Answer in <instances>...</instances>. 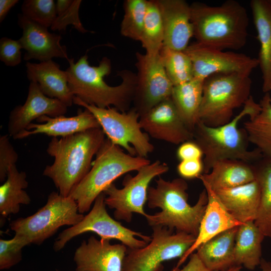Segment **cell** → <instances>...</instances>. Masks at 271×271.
I'll return each mask as SVG.
<instances>
[{
    "label": "cell",
    "mask_w": 271,
    "mask_h": 271,
    "mask_svg": "<svg viewBox=\"0 0 271 271\" xmlns=\"http://www.w3.org/2000/svg\"><path fill=\"white\" fill-rule=\"evenodd\" d=\"M68 61L69 66L65 71L69 87L74 96L99 108L113 106L120 112L130 109L137 84L136 74L128 70L118 71L121 83L111 86L104 80L111 70V61L107 57H103L97 66L89 64L86 54L75 63L73 58Z\"/></svg>",
    "instance_id": "1"
},
{
    "label": "cell",
    "mask_w": 271,
    "mask_h": 271,
    "mask_svg": "<svg viewBox=\"0 0 271 271\" xmlns=\"http://www.w3.org/2000/svg\"><path fill=\"white\" fill-rule=\"evenodd\" d=\"M105 136L101 128H97L51 139L46 151L54 161L45 167L43 175L52 180L60 195L69 196L89 172Z\"/></svg>",
    "instance_id": "2"
},
{
    "label": "cell",
    "mask_w": 271,
    "mask_h": 271,
    "mask_svg": "<svg viewBox=\"0 0 271 271\" xmlns=\"http://www.w3.org/2000/svg\"><path fill=\"white\" fill-rule=\"evenodd\" d=\"M156 186L148 190L147 204L151 209L160 208V212L145 217L150 226H161L177 232H183L197 236L204 214L208 197L204 189L193 206L188 202V184L178 178L167 181L159 176Z\"/></svg>",
    "instance_id": "3"
},
{
    "label": "cell",
    "mask_w": 271,
    "mask_h": 271,
    "mask_svg": "<svg viewBox=\"0 0 271 271\" xmlns=\"http://www.w3.org/2000/svg\"><path fill=\"white\" fill-rule=\"evenodd\" d=\"M190 8L197 43L220 50H236L245 46L249 18L245 8L238 2L228 0L216 6L196 2Z\"/></svg>",
    "instance_id": "4"
},
{
    "label": "cell",
    "mask_w": 271,
    "mask_h": 271,
    "mask_svg": "<svg viewBox=\"0 0 271 271\" xmlns=\"http://www.w3.org/2000/svg\"><path fill=\"white\" fill-rule=\"evenodd\" d=\"M259 103L251 95L241 111L229 122L217 127L206 125L199 121L193 131V141L201 149L203 156V174L210 172L216 162L225 159L241 160L252 163L263 157L260 151L248 149L247 134L239 122L246 116L253 117L261 111Z\"/></svg>",
    "instance_id": "5"
},
{
    "label": "cell",
    "mask_w": 271,
    "mask_h": 271,
    "mask_svg": "<svg viewBox=\"0 0 271 271\" xmlns=\"http://www.w3.org/2000/svg\"><path fill=\"white\" fill-rule=\"evenodd\" d=\"M150 163L146 158L125 153L106 138L90 171L69 196L76 201L79 213L87 212L96 198L116 179L128 172L138 171Z\"/></svg>",
    "instance_id": "6"
},
{
    "label": "cell",
    "mask_w": 271,
    "mask_h": 271,
    "mask_svg": "<svg viewBox=\"0 0 271 271\" xmlns=\"http://www.w3.org/2000/svg\"><path fill=\"white\" fill-rule=\"evenodd\" d=\"M252 81L249 75L218 73L204 80L199 118L211 127L229 122L235 109L243 106L250 97Z\"/></svg>",
    "instance_id": "7"
},
{
    "label": "cell",
    "mask_w": 271,
    "mask_h": 271,
    "mask_svg": "<svg viewBox=\"0 0 271 271\" xmlns=\"http://www.w3.org/2000/svg\"><path fill=\"white\" fill-rule=\"evenodd\" d=\"M84 217L71 197L52 192L44 206L32 215L13 220L10 227L15 234L26 237L30 244L40 245L61 226H74Z\"/></svg>",
    "instance_id": "8"
},
{
    "label": "cell",
    "mask_w": 271,
    "mask_h": 271,
    "mask_svg": "<svg viewBox=\"0 0 271 271\" xmlns=\"http://www.w3.org/2000/svg\"><path fill=\"white\" fill-rule=\"evenodd\" d=\"M73 103L90 111L98 121L105 135L113 144L131 156L147 158L154 150L149 136L141 127L140 115L132 107L120 112L114 107L99 108L74 96Z\"/></svg>",
    "instance_id": "9"
},
{
    "label": "cell",
    "mask_w": 271,
    "mask_h": 271,
    "mask_svg": "<svg viewBox=\"0 0 271 271\" xmlns=\"http://www.w3.org/2000/svg\"><path fill=\"white\" fill-rule=\"evenodd\" d=\"M152 239L140 248H127L122 271H163V262L181 258L196 236L161 226L152 227Z\"/></svg>",
    "instance_id": "10"
},
{
    "label": "cell",
    "mask_w": 271,
    "mask_h": 271,
    "mask_svg": "<svg viewBox=\"0 0 271 271\" xmlns=\"http://www.w3.org/2000/svg\"><path fill=\"white\" fill-rule=\"evenodd\" d=\"M105 197L103 192L101 193L95 200L90 212L79 223L59 234L54 243L55 251L63 249L73 238L87 232H93L102 239L118 240L129 249L142 248L150 242L151 236L124 227L108 214Z\"/></svg>",
    "instance_id": "11"
},
{
    "label": "cell",
    "mask_w": 271,
    "mask_h": 271,
    "mask_svg": "<svg viewBox=\"0 0 271 271\" xmlns=\"http://www.w3.org/2000/svg\"><path fill=\"white\" fill-rule=\"evenodd\" d=\"M169 170L166 163L156 160L142 167L134 176L126 175L122 188H117L114 183L109 185L103 192L106 196L105 202L108 208L114 210L115 219L129 223L134 213L145 217L147 213L144 206L147 202L149 185L155 177Z\"/></svg>",
    "instance_id": "12"
},
{
    "label": "cell",
    "mask_w": 271,
    "mask_h": 271,
    "mask_svg": "<svg viewBox=\"0 0 271 271\" xmlns=\"http://www.w3.org/2000/svg\"><path fill=\"white\" fill-rule=\"evenodd\" d=\"M137 84L133 104L140 116L171 97L174 85L169 79L160 56L136 54Z\"/></svg>",
    "instance_id": "13"
},
{
    "label": "cell",
    "mask_w": 271,
    "mask_h": 271,
    "mask_svg": "<svg viewBox=\"0 0 271 271\" xmlns=\"http://www.w3.org/2000/svg\"><path fill=\"white\" fill-rule=\"evenodd\" d=\"M192 63L194 78L205 80L218 73H238L250 75L258 66L257 58L244 54L224 52L197 42L184 51Z\"/></svg>",
    "instance_id": "14"
},
{
    "label": "cell",
    "mask_w": 271,
    "mask_h": 271,
    "mask_svg": "<svg viewBox=\"0 0 271 271\" xmlns=\"http://www.w3.org/2000/svg\"><path fill=\"white\" fill-rule=\"evenodd\" d=\"M141 128L157 140L174 145L193 140V133L185 124L171 97L141 116Z\"/></svg>",
    "instance_id": "15"
},
{
    "label": "cell",
    "mask_w": 271,
    "mask_h": 271,
    "mask_svg": "<svg viewBox=\"0 0 271 271\" xmlns=\"http://www.w3.org/2000/svg\"><path fill=\"white\" fill-rule=\"evenodd\" d=\"M127 249L121 243L111 244L109 239L91 236L74 252L76 271H122Z\"/></svg>",
    "instance_id": "16"
},
{
    "label": "cell",
    "mask_w": 271,
    "mask_h": 271,
    "mask_svg": "<svg viewBox=\"0 0 271 271\" xmlns=\"http://www.w3.org/2000/svg\"><path fill=\"white\" fill-rule=\"evenodd\" d=\"M67 107L60 100L46 96L36 82L30 81L25 102L16 106L10 112L8 134L13 138L42 116L54 117L64 115Z\"/></svg>",
    "instance_id": "17"
},
{
    "label": "cell",
    "mask_w": 271,
    "mask_h": 271,
    "mask_svg": "<svg viewBox=\"0 0 271 271\" xmlns=\"http://www.w3.org/2000/svg\"><path fill=\"white\" fill-rule=\"evenodd\" d=\"M18 24L22 29V36L19 41L26 53L24 59H36L40 62L53 58H65L69 60L65 46L60 44L61 36L50 33L47 28L24 17L18 15Z\"/></svg>",
    "instance_id": "18"
},
{
    "label": "cell",
    "mask_w": 271,
    "mask_h": 271,
    "mask_svg": "<svg viewBox=\"0 0 271 271\" xmlns=\"http://www.w3.org/2000/svg\"><path fill=\"white\" fill-rule=\"evenodd\" d=\"M156 1L163 24L164 46L184 51L194 36L190 5L184 0Z\"/></svg>",
    "instance_id": "19"
},
{
    "label": "cell",
    "mask_w": 271,
    "mask_h": 271,
    "mask_svg": "<svg viewBox=\"0 0 271 271\" xmlns=\"http://www.w3.org/2000/svg\"><path fill=\"white\" fill-rule=\"evenodd\" d=\"M208 202L194 243L179 259L176 268L180 267L190 255L203 243L228 229L242 224L235 219L226 209L215 191L204 182Z\"/></svg>",
    "instance_id": "20"
},
{
    "label": "cell",
    "mask_w": 271,
    "mask_h": 271,
    "mask_svg": "<svg viewBox=\"0 0 271 271\" xmlns=\"http://www.w3.org/2000/svg\"><path fill=\"white\" fill-rule=\"evenodd\" d=\"M36 121L38 123H31L26 129L14 136V139H23L40 133L53 138H62L90 129L101 128L93 114L86 108L83 111L78 109L75 116L61 115L53 117L43 115Z\"/></svg>",
    "instance_id": "21"
},
{
    "label": "cell",
    "mask_w": 271,
    "mask_h": 271,
    "mask_svg": "<svg viewBox=\"0 0 271 271\" xmlns=\"http://www.w3.org/2000/svg\"><path fill=\"white\" fill-rule=\"evenodd\" d=\"M27 76L30 81L36 82L47 96L60 100L67 107L73 103L74 95L68 84L66 71L52 60L26 64Z\"/></svg>",
    "instance_id": "22"
},
{
    "label": "cell",
    "mask_w": 271,
    "mask_h": 271,
    "mask_svg": "<svg viewBox=\"0 0 271 271\" xmlns=\"http://www.w3.org/2000/svg\"><path fill=\"white\" fill-rule=\"evenodd\" d=\"M228 212L242 223L254 221L260 190L257 179L233 188L214 190Z\"/></svg>",
    "instance_id": "23"
},
{
    "label": "cell",
    "mask_w": 271,
    "mask_h": 271,
    "mask_svg": "<svg viewBox=\"0 0 271 271\" xmlns=\"http://www.w3.org/2000/svg\"><path fill=\"white\" fill-rule=\"evenodd\" d=\"M250 7L260 44L258 66L262 77V91H271V3L269 0H252Z\"/></svg>",
    "instance_id": "24"
},
{
    "label": "cell",
    "mask_w": 271,
    "mask_h": 271,
    "mask_svg": "<svg viewBox=\"0 0 271 271\" xmlns=\"http://www.w3.org/2000/svg\"><path fill=\"white\" fill-rule=\"evenodd\" d=\"M198 179L213 190L239 186L256 179L253 165L241 160L225 159L214 164L210 172L202 174Z\"/></svg>",
    "instance_id": "25"
},
{
    "label": "cell",
    "mask_w": 271,
    "mask_h": 271,
    "mask_svg": "<svg viewBox=\"0 0 271 271\" xmlns=\"http://www.w3.org/2000/svg\"><path fill=\"white\" fill-rule=\"evenodd\" d=\"M238 226L220 233L196 250L203 264L210 271H224L235 265L234 248Z\"/></svg>",
    "instance_id": "26"
},
{
    "label": "cell",
    "mask_w": 271,
    "mask_h": 271,
    "mask_svg": "<svg viewBox=\"0 0 271 271\" xmlns=\"http://www.w3.org/2000/svg\"><path fill=\"white\" fill-rule=\"evenodd\" d=\"M204 81L193 78L189 81L174 86L171 96L180 116L192 132L200 121L199 112Z\"/></svg>",
    "instance_id": "27"
},
{
    "label": "cell",
    "mask_w": 271,
    "mask_h": 271,
    "mask_svg": "<svg viewBox=\"0 0 271 271\" xmlns=\"http://www.w3.org/2000/svg\"><path fill=\"white\" fill-rule=\"evenodd\" d=\"M265 237L254 221L238 227L234 248L235 265L253 270L261 260V243Z\"/></svg>",
    "instance_id": "28"
},
{
    "label": "cell",
    "mask_w": 271,
    "mask_h": 271,
    "mask_svg": "<svg viewBox=\"0 0 271 271\" xmlns=\"http://www.w3.org/2000/svg\"><path fill=\"white\" fill-rule=\"evenodd\" d=\"M28 186L26 173L19 172L16 165L12 166L6 181L0 187V213L3 217L17 214L21 204L30 203V197L25 190Z\"/></svg>",
    "instance_id": "29"
},
{
    "label": "cell",
    "mask_w": 271,
    "mask_h": 271,
    "mask_svg": "<svg viewBox=\"0 0 271 271\" xmlns=\"http://www.w3.org/2000/svg\"><path fill=\"white\" fill-rule=\"evenodd\" d=\"M261 111L243 123L249 143L271 159V96L265 93L259 103Z\"/></svg>",
    "instance_id": "30"
},
{
    "label": "cell",
    "mask_w": 271,
    "mask_h": 271,
    "mask_svg": "<svg viewBox=\"0 0 271 271\" xmlns=\"http://www.w3.org/2000/svg\"><path fill=\"white\" fill-rule=\"evenodd\" d=\"M254 166L260 190L259 207L254 222L265 237L271 238V159L263 156Z\"/></svg>",
    "instance_id": "31"
},
{
    "label": "cell",
    "mask_w": 271,
    "mask_h": 271,
    "mask_svg": "<svg viewBox=\"0 0 271 271\" xmlns=\"http://www.w3.org/2000/svg\"><path fill=\"white\" fill-rule=\"evenodd\" d=\"M164 31L156 0L148 1L144 27L140 41L146 54H159L164 46Z\"/></svg>",
    "instance_id": "32"
},
{
    "label": "cell",
    "mask_w": 271,
    "mask_h": 271,
    "mask_svg": "<svg viewBox=\"0 0 271 271\" xmlns=\"http://www.w3.org/2000/svg\"><path fill=\"white\" fill-rule=\"evenodd\" d=\"M159 55L166 74L174 86L194 78L192 62L184 51L173 50L163 46Z\"/></svg>",
    "instance_id": "33"
},
{
    "label": "cell",
    "mask_w": 271,
    "mask_h": 271,
    "mask_svg": "<svg viewBox=\"0 0 271 271\" xmlns=\"http://www.w3.org/2000/svg\"><path fill=\"white\" fill-rule=\"evenodd\" d=\"M148 1L125 0L124 15L120 25L121 34L126 38L140 41L142 33Z\"/></svg>",
    "instance_id": "34"
},
{
    "label": "cell",
    "mask_w": 271,
    "mask_h": 271,
    "mask_svg": "<svg viewBox=\"0 0 271 271\" xmlns=\"http://www.w3.org/2000/svg\"><path fill=\"white\" fill-rule=\"evenodd\" d=\"M22 15L44 27H51L57 17L56 3L53 0H25Z\"/></svg>",
    "instance_id": "35"
},
{
    "label": "cell",
    "mask_w": 271,
    "mask_h": 271,
    "mask_svg": "<svg viewBox=\"0 0 271 271\" xmlns=\"http://www.w3.org/2000/svg\"><path fill=\"white\" fill-rule=\"evenodd\" d=\"M29 244L26 237L18 234L11 239H1L0 269H9L18 263L22 259V249Z\"/></svg>",
    "instance_id": "36"
},
{
    "label": "cell",
    "mask_w": 271,
    "mask_h": 271,
    "mask_svg": "<svg viewBox=\"0 0 271 271\" xmlns=\"http://www.w3.org/2000/svg\"><path fill=\"white\" fill-rule=\"evenodd\" d=\"M82 1H73L69 8L61 15L57 16L51 27L53 31H65L68 25L71 24L79 32L85 33L88 32L82 25L79 17V10Z\"/></svg>",
    "instance_id": "37"
},
{
    "label": "cell",
    "mask_w": 271,
    "mask_h": 271,
    "mask_svg": "<svg viewBox=\"0 0 271 271\" xmlns=\"http://www.w3.org/2000/svg\"><path fill=\"white\" fill-rule=\"evenodd\" d=\"M18 154L9 141V134L0 137V181H4L7 177L10 168L16 165Z\"/></svg>",
    "instance_id": "38"
},
{
    "label": "cell",
    "mask_w": 271,
    "mask_h": 271,
    "mask_svg": "<svg viewBox=\"0 0 271 271\" xmlns=\"http://www.w3.org/2000/svg\"><path fill=\"white\" fill-rule=\"evenodd\" d=\"M22 46L18 40L3 37L0 40V59L7 66L14 67L21 62V49Z\"/></svg>",
    "instance_id": "39"
},
{
    "label": "cell",
    "mask_w": 271,
    "mask_h": 271,
    "mask_svg": "<svg viewBox=\"0 0 271 271\" xmlns=\"http://www.w3.org/2000/svg\"><path fill=\"white\" fill-rule=\"evenodd\" d=\"M178 174L184 179L198 178L203 174L204 166L202 159L180 161L177 167Z\"/></svg>",
    "instance_id": "40"
},
{
    "label": "cell",
    "mask_w": 271,
    "mask_h": 271,
    "mask_svg": "<svg viewBox=\"0 0 271 271\" xmlns=\"http://www.w3.org/2000/svg\"><path fill=\"white\" fill-rule=\"evenodd\" d=\"M176 156L180 161L202 159L203 153L198 145L193 140L181 144L177 150Z\"/></svg>",
    "instance_id": "41"
},
{
    "label": "cell",
    "mask_w": 271,
    "mask_h": 271,
    "mask_svg": "<svg viewBox=\"0 0 271 271\" xmlns=\"http://www.w3.org/2000/svg\"><path fill=\"white\" fill-rule=\"evenodd\" d=\"M172 271H210L203 264L196 252L189 256L188 263L182 268L175 267Z\"/></svg>",
    "instance_id": "42"
},
{
    "label": "cell",
    "mask_w": 271,
    "mask_h": 271,
    "mask_svg": "<svg viewBox=\"0 0 271 271\" xmlns=\"http://www.w3.org/2000/svg\"><path fill=\"white\" fill-rule=\"evenodd\" d=\"M18 0H1L0 1V22L5 19L8 13L16 4Z\"/></svg>",
    "instance_id": "43"
},
{
    "label": "cell",
    "mask_w": 271,
    "mask_h": 271,
    "mask_svg": "<svg viewBox=\"0 0 271 271\" xmlns=\"http://www.w3.org/2000/svg\"><path fill=\"white\" fill-rule=\"evenodd\" d=\"M73 1L58 0L56 3V8L57 16L61 15L66 12L71 6Z\"/></svg>",
    "instance_id": "44"
},
{
    "label": "cell",
    "mask_w": 271,
    "mask_h": 271,
    "mask_svg": "<svg viewBox=\"0 0 271 271\" xmlns=\"http://www.w3.org/2000/svg\"><path fill=\"white\" fill-rule=\"evenodd\" d=\"M259 265L261 271H271V261L262 258ZM241 266L234 265L224 271H241Z\"/></svg>",
    "instance_id": "45"
},
{
    "label": "cell",
    "mask_w": 271,
    "mask_h": 271,
    "mask_svg": "<svg viewBox=\"0 0 271 271\" xmlns=\"http://www.w3.org/2000/svg\"><path fill=\"white\" fill-rule=\"evenodd\" d=\"M269 2L271 3V0H269Z\"/></svg>",
    "instance_id": "46"
},
{
    "label": "cell",
    "mask_w": 271,
    "mask_h": 271,
    "mask_svg": "<svg viewBox=\"0 0 271 271\" xmlns=\"http://www.w3.org/2000/svg\"><path fill=\"white\" fill-rule=\"evenodd\" d=\"M57 271H58V270H57Z\"/></svg>",
    "instance_id": "47"
}]
</instances>
